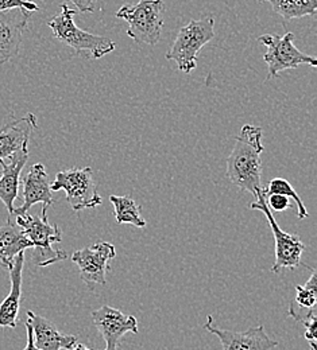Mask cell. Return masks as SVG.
<instances>
[{"mask_svg":"<svg viewBox=\"0 0 317 350\" xmlns=\"http://www.w3.org/2000/svg\"><path fill=\"white\" fill-rule=\"evenodd\" d=\"M262 129L244 124L235 137V146L227 158V176L242 191L255 194L262 190V161L261 154L265 147L262 143Z\"/></svg>","mask_w":317,"mask_h":350,"instance_id":"6da1fadb","label":"cell"},{"mask_svg":"<svg viewBox=\"0 0 317 350\" xmlns=\"http://www.w3.org/2000/svg\"><path fill=\"white\" fill-rule=\"evenodd\" d=\"M29 161V147L22 148L8 158V162L0 161V201L5 206L10 217L14 213V202L18 198L21 173Z\"/></svg>","mask_w":317,"mask_h":350,"instance_id":"9a60e30c","label":"cell"},{"mask_svg":"<svg viewBox=\"0 0 317 350\" xmlns=\"http://www.w3.org/2000/svg\"><path fill=\"white\" fill-rule=\"evenodd\" d=\"M46 211V208H42L41 216L30 215L29 212L23 215H16V225L31 241L33 248L38 251L40 267H47L53 262L68 259V255L64 251L53 250L54 243L62 241V232L58 225L49 224Z\"/></svg>","mask_w":317,"mask_h":350,"instance_id":"5b68a950","label":"cell"},{"mask_svg":"<svg viewBox=\"0 0 317 350\" xmlns=\"http://www.w3.org/2000/svg\"><path fill=\"white\" fill-rule=\"evenodd\" d=\"M166 5L164 0H139L136 4H125L116 18L129 23L127 36L136 44H158L165 26Z\"/></svg>","mask_w":317,"mask_h":350,"instance_id":"3957f363","label":"cell"},{"mask_svg":"<svg viewBox=\"0 0 317 350\" xmlns=\"http://www.w3.org/2000/svg\"><path fill=\"white\" fill-rule=\"evenodd\" d=\"M77 12L66 4L61 5V12L47 22L54 38L73 49L75 54L84 59H99L114 51L115 42L112 40L94 36L76 26L73 18Z\"/></svg>","mask_w":317,"mask_h":350,"instance_id":"7a4b0ae2","label":"cell"},{"mask_svg":"<svg viewBox=\"0 0 317 350\" xmlns=\"http://www.w3.org/2000/svg\"><path fill=\"white\" fill-rule=\"evenodd\" d=\"M25 265V252H19L10 271L11 290L10 294L0 304V327L15 329L18 325V314L22 297V273Z\"/></svg>","mask_w":317,"mask_h":350,"instance_id":"2e32d148","label":"cell"},{"mask_svg":"<svg viewBox=\"0 0 317 350\" xmlns=\"http://www.w3.org/2000/svg\"><path fill=\"white\" fill-rule=\"evenodd\" d=\"M33 248L31 241L26 237L23 230L8 217L7 222L0 226V262L7 269L11 268L15 256L19 252Z\"/></svg>","mask_w":317,"mask_h":350,"instance_id":"d6986e66","label":"cell"},{"mask_svg":"<svg viewBox=\"0 0 317 350\" xmlns=\"http://www.w3.org/2000/svg\"><path fill=\"white\" fill-rule=\"evenodd\" d=\"M254 196L257 201L250 205V209L264 212L272 228V236L275 241V262L272 264V272L279 273L285 268H299L300 265H305L301 262V256L305 250V245L301 241L300 236L288 233L281 229L277 219L272 216V211L268 208L266 197L262 190L257 191Z\"/></svg>","mask_w":317,"mask_h":350,"instance_id":"ba28073f","label":"cell"},{"mask_svg":"<svg viewBox=\"0 0 317 350\" xmlns=\"http://www.w3.org/2000/svg\"><path fill=\"white\" fill-rule=\"evenodd\" d=\"M23 205L14 209L12 216L23 215L36 204H42L44 208L53 206L54 200L50 190V180L42 163H36L30 167L29 173L23 176Z\"/></svg>","mask_w":317,"mask_h":350,"instance_id":"4fadbf2b","label":"cell"},{"mask_svg":"<svg viewBox=\"0 0 317 350\" xmlns=\"http://www.w3.org/2000/svg\"><path fill=\"white\" fill-rule=\"evenodd\" d=\"M258 42L268 47V51L264 54V61L268 64L266 80L277 77L278 73L283 70L296 69L301 65L317 66L315 57H311L296 47L294 34L292 31H288L283 36L264 34L258 37Z\"/></svg>","mask_w":317,"mask_h":350,"instance_id":"8992f818","label":"cell"},{"mask_svg":"<svg viewBox=\"0 0 317 350\" xmlns=\"http://www.w3.org/2000/svg\"><path fill=\"white\" fill-rule=\"evenodd\" d=\"M307 332H305V338L307 341H309L311 347H316V338H317V317L316 318H312L311 321L305 322L304 323Z\"/></svg>","mask_w":317,"mask_h":350,"instance_id":"d4e9b609","label":"cell"},{"mask_svg":"<svg viewBox=\"0 0 317 350\" xmlns=\"http://www.w3.org/2000/svg\"><path fill=\"white\" fill-rule=\"evenodd\" d=\"M50 190H64L66 193V201L75 212L97 208L103 202L97 193L91 167L71 169L57 173L54 180L50 182Z\"/></svg>","mask_w":317,"mask_h":350,"instance_id":"52a82bcc","label":"cell"},{"mask_svg":"<svg viewBox=\"0 0 317 350\" xmlns=\"http://www.w3.org/2000/svg\"><path fill=\"white\" fill-rule=\"evenodd\" d=\"M115 256V247L110 243L101 241L76 251L71 260L77 264L83 282L93 288L94 284H105V275L110 269V262Z\"/></svg>","mask_w":317,"mask_h":350,"instance_id":"9c48e42d","label":"cell"},{"mask_svg":"<svg viewBox=\"0 0 317 350\" xmlns=\"http://www.w3.org/2000/svg\"><path fill=\"white\" fill-rule=\"evenodd\" d=\"M25 10L27 12L34 14L36 11H40V7L37 3H34L33 0L26 1V0H0V12L3 11H8V10Z\"/></svg>","mask_w":317,"mask_h":350,"instance_id":"603a6c76","label":"cell"},{"mask_svg":"<svg viewBox=\"0 0 317 350\" xmlns=\"http://www.w3.org/2000/svg\"><path fill=\"white\" fill-rule=\"evenodd\" d=\"M215 37L214 16L192 19L180 29L177 37L166 53V59L176 62L182 73H192L197 66V55L200 50L210 44Z\"/></svg>","mask_w":317,"mask_h":350,"instance_id":"277c9868","label":"cell"},{"mask_svg":"<svg viewBox=\"0 0 317 350\" xmlns=\"http://www.w3.org/2000/svg\"><path fill=\"white\" fill-rule=\"evenodd\" d=\"M27 321L33 327L34 344L40 350H71L77 344L75 336L60 333L49 319L33 311H27Z\"/></svg>","mask_w":317,"mask_h":350,"instance_id":"e0dca14e","label":"cell"},{"mask_svg":"<svg viewBox=\"0 0 317 350\" xmlns=\"http://www.w3.org/2000/svg\"><path fill=\"white\" fill-rule=\"evenodd\" d=\"M272 4V10L286 22L293 19L314 16L316 14L317 0H259Z\"/></svg>","mask_w":317,"mask_h":350,"instance_id":"ffe728a7","label":"cell"},{"mask_svg":"<svg viewBox=\"0 0 317 350\" xmlns=\"http://www.w3.org/2000/svg\"><path fill=\"white\" fill-rule=\"evenodd\" d=\"M266 204H268V208L272 211V212H285L290 208H293L292 202H290V198L288 196H282V194H270L266 197Z\"/></svg>","mask_w":317,"mask_h":350,"instance_id":"cb8c5ba5","label":"cell"},{"mask_svg":"<svg viewBox=\"0 0 317 350\" xmlns=\"http://www.w3.org/2000/svg\"><path fill=\"white\" fill-rule=\"evenodd\" d=\"M26 1H30V0H26Z\"/></svg>","mask_w":317,"mask_h":350,"instance_id":"f546056e","label":"cell"},{"mask_svg":"<svg viewBox=\"0 0 317 350\" xmlns=\"http://www.w3.org/2000/svg\"><path fill=\"white\" fill-rule=\"evenodd\" d=\"M26 332H27V345L23 350H40L34 344V336H33V327L29 321H26Z\"/></svg>","mask_w":317,"mask_h":350,"instance_id":"4316f807","label":"cell"},{"mask_svg":"<svg viewBox=\"0 0 317 350\" xmlns=\"http://www.w3.org/2000/svg\"><path fill=\"white\" fill-rule=\"evenodd\" d=\"M311 350H316V347H311Z\"/></svg>","mask_w":317,"mask_h":350,"instance_id":"f1b7e54d","label":"cell"},{"mask_svg":"<svg viewBox=\"0 0 317 350\" xmlns=\"http://www.w3.org/2000/svg\"><path fill=\"white\" fill-rule=\"evenodd\" d=\"M110 201L114 205L118 224H130L136 228H146L147 222L142 217L140 208L133 198L127 196H110Z\"/></svg>","mask_w":317,"mask_h":350,"instance_id":"44dd1931","label":"cell"},{"mask_svg":"<svg viewBox=\"0 0 317 350\" xmlns=\"http://www.w3.org/2000/svg\"><path fill=\"white\" fill-rule=\"evenodd\" d=\"M92 321L107 344L105 350H118L119 341L126 333H138V321L133 315H126L121 310L101 306L91 312Z\"/></svg>","mask_w":317,"mask_h":350,"instance_id":"30bf717a","label":"cell"},{"mask_svg":"<svg viewBox=\"0 0 317 350\" xmlns=\"http://www.w3.org/2000/svg\"><path fill=\"white\" fill-rule=\"evenodd\" d=\"M71 350H91L88 349L86 345H83V344H76L73 348Z\"/></svg>","mask_w":317,"mask_h":350,"instance_id":"83f0119b","label":"cell"},{"mask_svg":"<svg viewBox=\"0 0 317 350\" xmlns=\"http://www.w3.org/2000/svg\"><path fill=\"white\" fill-rule=\"evenodd\" d=\"M265 197L270 196V194H282V196H288L289 198H292L296 205H297V216L299 219H304L309 217V212L307 211L303 200L300 198V196L297 194V191L293 189V186L289 183V180L283 179V178H274L269 182L268 187L262 189Z\"/></svg>","mask_w":317,"mask_h":350,"instance_id":"7402d4cb","label":"cell"},{"mask_svg":"<svg viewBox=\"0 0 317 350\" xmlns=\"http://www.w3.org/2000/svg\"><path fill=\"white\" fill-rule=\"evenodd\" d=\"M31 15V12L19 8L0 12V65L18 55Z\"/></svg>","mask_w":317,"mask_h":350,"instance_id":"7c38bea8","label":"cell"},{"mask_svg":"<svg viewBox=\"0 0 317 350\" xmlns=\"http://www.w3.org/2000/svg\"><path fill=\"white\" fill-rule=\"evenodd\" d=\"M38 129L37 116L27 113L0 129V161H5L22 148L29 147L31 133Z\"/></svg>","mask_w":317,"mask_h":350,"instance_id":"5bb4252c","label":"cell"},{"mask_svg":"<svg viewBox=\"0 0 317 350\" xmlns=\"http://www.w3.org/2000/svg\"><path fill=\"white\" fill-rule=\"evenodd\" d=\"M80 12H93L97 0H69Z\"/></svg>","mask_w":317,"mask_h":350,"instance_id":"484cf974","label":"cell"},{"mask_svg":"<svg viewBox=\"0 0 317 350\" xmlns=\"http://www.w3.org/2000/svg\"><path fill=\"white\" fill-rule=\"evenodd\" d=\"M308 268L311 276L304 286H296V297L289 306V317L303 325L317 317V271L314 267Z\"/></svg>","mask_w":317,"mask_h":350,"instance_id":"ac0fdd59","label":"cell"},{"mask_svg":"<svg viewBox=\"0 0 317 350\" xmlns=\"http://www.w3.org/2000/svg\"><path fill=\"white\" fill-rule=\"evenodd\" d=\"M204 329L220 340L223 350H272L278 345L277 341L266 334L264 325L239 333L216 327L212 315H208Z\"/></svg>","mask_w":317,"mask_h":350,"instance_id":"8fae6325","label":"cell"}]
</instances>
